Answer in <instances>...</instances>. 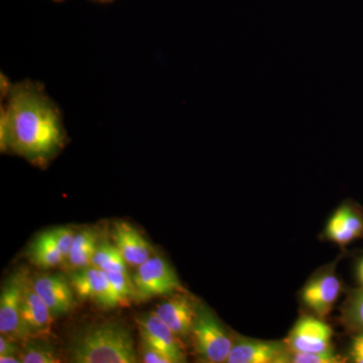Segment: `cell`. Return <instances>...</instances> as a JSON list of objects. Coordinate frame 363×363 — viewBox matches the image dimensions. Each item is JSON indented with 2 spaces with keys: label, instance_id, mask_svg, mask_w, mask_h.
I'll return each instance as SVG.
<instances>
[{
  "label": "cell",
  "instance_id": "12",
  "mask_svg": "<svg viewBox=\"0 0 363 363\" xmlns=\"http://www.w3.org/2000/svg\"><path fill=\"white\" fill-rule=\"evenodd\" d=\"M21 318L32 337L51 332L52 314L28 281L23 289Z\"/></svg>",
  "mask_w": 363,
  "mask_h": 363
},
{
  "label": "cell",
  "instance_id": "5",
  "mask_svg": "<svg viewBox=\"0 0 363 363\" xmlns=\"http://www.w3.org/2000/svg\"><path fill=\"white\" fill-rule=\"evenodd\" d=\"M28 281L25 271H18L6 279L0 295V333L14 341L32 337L21 318L23 289Z\"/></svg>",
  "mask_w": 363,
  "mask_h": 363
},
{
  "label": "cell",
  "instance_id": "6",
  "mask_svg": "<svg viewBox=\"0 0 363 363\" xmlns=\"http://www.w3.org/2000/svg\"><path fill=\"white\" fill-rule=\"evenodd\" d=\"M73 290L83 300H94L106 308L121 305L106 272L90 266L74 271L70 278Z\"/></svg>",
  "mask_w": 363,
  "mask_h": 363
},
{
  "label": "cell",
  "instance_id": "7",
  "mask_svg": "<svg viewBox=\"0 0 363 363\" xmlns=\"http://www.w3.org/2000/svg\"><path fill=\"white\" fill-rule=\"evenodd\" d=\"M136 324L143 342L161 351L173 363L186 362L178 336L156 313H147L136 318Z\"/></svg>",
  "mask_w": 363,
  "mask_h": 363
},
{
  "label": "cell",
  "instance_id": "22",
  "mask_svg": "<svg viewBox=\"0 0 363 363\" xmlns=\"http://www.w3.org/2000/svg\"><path fill=\"white\" fill-rule=\"evenodd\" d=\"M291 362L295 363H338L340 358L335 355L333 350L323 352H293Z\"/></svg>",
  "mask_w": 363,
  "mask_h": 363
},
{
  "label": "cell",
  "instance_id": "11",
  "mask_svg": "<svg viewBox=\"0 0 363 363\" xmlns=\"http://www.w3.org/2000/svg\"><path fill=\"white\" fill-rule=\"evenodd\" d=\"M155 313L178 337H186L192 333L198 309L190 298L177 295L157 306Z\"/></svg>",
  "mask_w": 363,
  "mask_h": 363
},
{
  "label": "cell",
  "instance_id": "23",
  "mask_svg": "<svg viewBox=\"0 0 363 363\" xmlns=\"http://www.w3.org/2000/svg\"><path fill=\"white\" fill-rule=\"evenodd\" d=\"M49 233L51 234L52 240L56 242L57 247H59L64 259H66L71 252L72 245H73L76 233L72 229L66 228V227L51 229Z\"/></svg>",
  "mask_w": 363,
  "mask_h": 363
},
{
  "label": "cell",
  "instance_id": "19",
  "mask_svg": "<svg viewBox=\"0 0 363 363\" xmlns=\"http://www.w3.org/2000/svg\"><path fill=\"white\" fill-rule=\"evenodd\" d=\"M128 262L119 252L116 245L108 242L97 245L96 250L93 255L91 266L97 267L104 272H128Z\"/></svg>",
  "mask_w": 363,
  "mask_h": 363
},
{
  "label": "cell",
  "instance_id": "3",
  "mask_svg": "<svg viewBox=\"0 0 363 363\" xmlns=\"http://www.w3.org/2000/svg\"><path fill=\"white\" fill-rule=\"evenodd\" d=\"M196 352L204 362H226L233 341L213 313L207 308L198 309L192 330Z\"/></svg>",
  "mask_w": 363,
  "mask_h": 363
},
{
  "label": "cell",
  "instance_id": "8",
  "mask_svg": "<svg viewBox=\"0 0 363 363\" xmlns=\"http://www.w3.org/2000/svg\"><path fill=\"white\" fill-rule=\"evenodd\" d=\"M331 327L320 319L303 317L294 326L288 344L293 352H323L332 350Z\"/></svg>",
  "mask_w": 363,
  "mask_h": 363
},
{
  "label": "cell",
  "instance_id": "14",
  "mask_svg": "<svg viewBox=\"0 0 363 363\" xmlns=\"http://www.w3.org/2000/svg\"><path fill=\"white\" fill-rule=\"evenodd\" d=\"M340 291L339 279L333 274H326L306 286L302 298L305 305L316 313L318 316L326 317L333 309Z\"/></svg>",
  "mask_w": 363,
  "mask_h": 363
},
{
  "label": "cell",
  "instance_id": "4",
  "mask_svg": "<svg viewBox=\"0 0 363 363\" xmlns=\"http://www.w3.org/2000/svg\"><path fill=\"white\" fill-rule=\"evenodd\" d=\"M133 283L135 297L140 300L183 290L175 269L161 257H150L138 266L133 274Z\"/></svg>",
  "mask_w": 363,
  "mask_h": 363
},
{
  "label": "cell",
  "instance_id": "27",
  "mask_svg": "<svg viewBox=\"0 0 363 363\" xmlns=\"http://www.w3.org/2000/svg\"><path fill=\"white\" fill-rule=\"evenodd\" d=\"M0 362L1 363H20L21 359L18 355H1L0 357Z\"/></svg>",
  "mask_w": 363,
  "mask_h": 363
},
{
  "label": "cell",
  "instance_id": "9",
  "mask_svg": "<svg viewBox=\"0 0 363 363\" xmlns=\"http://www.w3.org/2000/svg\"><path fill=\"white\" fill-rule=\"evenodd\" d=\"M33 288L49 308L52 316L68 314L73 309L74 293L71 281L63 274H48L32 281Z\"/></svg>",
  "mask_w": 363,
  "mask_h": 363
},
{
  "label": "cell",
  "instance_id": "29",
  "mask_svg": "<svg viewBox=\"0 0 363 363\" xmlns=\"http://www.w3.org/2000/svg\"><path fill=\"white\" fill-rule=\"evenodd\" d=\"M94 1L99 2V4H111L113 0H94Z\"/></svg>",
  "mask_w": 363,
  "mask_h": 363
},
{
  "label": "cell",
  "instance_id": "2",
  "mask_svg": "<svg viewBox=\"0 0 363 363\" xmlns=\"http://www.w3.org/2000/svg\"><path fill=\"white\" fill-rule=\"evenodd\" d=\"M69 359L75 363H135L138 355L130 329L119 322L86 327L74 336Z\"/></svg>",
  "mask_w": 363,
  "mask_h": 363
},
{
  "label": "cell",
  "instance_id": "10",
  "mask_svg": "<svg viewBox=\"0 0 363 363\" xmlns=\"http://www.w3.org/2000/svg\"><path fill=\"white\" fill-rule=\"evenodd\" d=\"M285 348L281 343L271 341L238 339L233 342L228 363H279L286 359Z\"/></svg>",
  "mask_w": 363,
  "mask_h": 363
},
{
  "label": "cell",
  "instance_id": "26",
  "mask_svg": "<svg viewBox=\"0 0 363 363\" xmlns=\"http://www.w3.org/2000/svg\"><path fill=\"white\" fill-rule=\"evenodd\" d=\"M18 351L16 341L1 334L0 336V357L1 355H16Z\"/></svg>",
  "mask_w": 363,
  "mask_h": 363
},
{
  "label": "cell",
  "instance_id": "17",
  "mask_svg": "<svg viewBox=\"0 0 363 363\" xmlns=\"http://www.w3.org/2000/svg\"><path fill=\"white\" fill-rule=\"evenodd\" d=\"M30 257L33 264L42 269H51L63 264L64 259L49 231L40 234L30 247Z\"/></svg>",
  "mask_w": 363,
  "mask_h": 363
},
{
  "label": "cell",
  "instance_id": "25",
  "mask_svg": "<svg viewBox=\"0 0 363 363\" xmlns=\"http://www.w3.org/2000/svg\"><path fill=\"white\" fill-rule=\"evenodd\" d=\"M350 353L353 362L363 363V332L353 339Z\"/></svg>",
  "mask_w": 363,
  "mask_h": 363
},
{
  "label": "cell",
  "instance_id": "15",
  "mask_svg": "<svg viewBox=\"0 0 363 363\" xmlns=\"http://www.w3.org/2000/svg\"><path fill=\"white\" fill-rule=\"evenodd\" d=\"M113 238L116 247L130 266H140L152 255L150 243L128 222L114 224Z\"/></svg>",
  "mask_w": 363,
  "mask_h": 363
},
{
  "label": "cell",
  "instance_id": "16",
  "mask_svg": "<svg viewBox=\"0 0 363 363\" xmlns=\"http://www.w3.org/2000/svg\"><path fill=\"white\" fill-rule=\"evenodd\" d=\"M96 247L97 234L94 230L87 229L76 233L71 252L64 262L72 271L90 267Z\"/></svg>",
  "mask_w": 363,
  "mask_h": 363
},
{
  "label": "cell",
  "instance_id": "20",
  "mask_svg": "<svg viewBox=\"0 0 363 363\" xmlns=\"http://www.w3.org/2000/svg\"><path fill=\"white\" fill-rule=\"evenodd\" d=\"M107 278L111 281L116 295L121 300V305L126 304L130 298L135 297V286H133V279L126 272H105Z\"/></svg>",
  "mask_w": 363,
  "mask_h": 363
},
{
  "label": "cell",
  "instance_id": "30",
  "mask_svg": "<svg viewBox=\"0 0 363 363\" xmlns=\"http://www.w3.org/2000/svg\"><path fill=\"white\" fill-rule=\"evenodd\" d=\"M54 1L61 2V1H63V0H54Z\"/></svg>",
  "mask_w": 363,
  "mask_h": 363
},
{
  "label": "cell",
  "instance_id": "1",
  "mask_svg": "<svg viewBox=\"0 0 363 363\" xmlns=\"http://www.w3.org/2000/svg\"><path fill=\"white\" fill-rule=\"evenodd\" d=\"M1 86L6 99L0 116L1 150H13L35 164H45L66 143L59 107L40 83L28 80L11 84L6 78Z\"/></svg>",
  "mask_w": 363,
  "mask_h": 363
},
{
  "label": "cell",
  "instance_id": "21",
  "mask_svg": "<svg viewBox=\"0 0 363 363\" xmlns=\"http://www.w3.org/2000/svg\"><path fill=\"white\" fill-rule=\"evenodd\" d=\"M346 319L353 329L363 332V289L353 293L348 301Z\"/></svg>",
  "mask_w": 363,
  "mask_h": 363
},
{
  "label": "cell",
  "instance_id": "18",
  "mask_svg": "<svg viewBox=\"0 0 363 363\" xmlns=\"http://www.w3.org/2000/svg\"><path fill=\"white\" fill-rule=\"evenodd\" d=\"M23 363H58L61 362L54 346L44 339L30 337L25 340L20 354Z\"/></svg>",
  "mask_w": 363,
  "mask_h": 363
},
{
  "label": "cell",
  "instance_id": "24",
  "mask_svg": "<svg viewBox=\"0 0 363 363\" xmlns=\"http://www.w3.org/2000/svg\"><path fill=\"white\" fill-rule=\"evenodd\" d=\"M143 362L145 363H173L161 351L143 342Z\"/></svg>",
  "mask_w": 363,
  "mask_h": 363
},
{
  "label": "cell",
  "instance_id": "28",
  "mask_svg": "<svg viewBox=\"0 0 363 363\" xmlns=\"http://www.w3.org/2000/svg\"><path fill=\"white\" fill-rule=\"evenodd\" d=\"M358 274H359L360 281L363 285V260L360 262L359 269H358Z\"/></svg>",
  "mask_w": 363,
  "mask_h": 363
},
{
  "label": "cell",
  "instance_id": "13",
  "mask_svg": "<svg viewBox=\"0 0 363 363\" xmlns=\"http://www.w3.org/2000/svg\"><path fill=\"white\" fill-rule=\"evenodd\" d=\"M327 236L340 247L363 238V214L352 205H343L334 213L327 225Z\"/></svg>",
  "mask_w": 363,
  "mask_h": 363
}]
</instances>
